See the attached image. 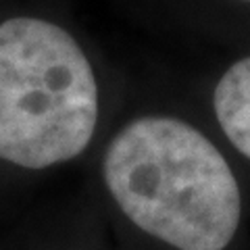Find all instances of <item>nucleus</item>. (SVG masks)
Wrapping results in <instances>:
<instances>
[{
	"label": "nucleus",
	"instance_id": "f257e3e1",
	"mask_svg": "<svg viewBox=\"0 0 250 250\" xmlns=\"http://www.w3.org/2000/svg\"><path fill=\"white\" fill-rule=\"evenodd\" d=\"M104 182L140 229L179 250H223L240 223V188L223 154L171 117H140L113 138Z\"/></svg>",
	"mask_w": 250,
	"mask_h": 250
},
{
	"label": "nucleus",
	"instance_id": "f03ea898",
	"mask_svg": "<svg viewBox=\"0 0 250 250\" xmlns=\"http://www.w3.org/2000/svg\"><path fill=\"white\" fill-rule=\"evenodd\" d=\"M98 121L96 77L54 23L15 17L0 25V159L46 169L85 150Z\"/></svg>",
	"mask_w": 250,
	"mask_h": 250
},
{
	"label": "nucleus",
	"instance_id": "7ed1b4c3",
	"mask_svg": "<svg viewBox=\"0 0 250 250\" xmlns=\"http://www.w3.org/2000/svg\"><path fill=\"white\" fill-rule=\"evenodd\" d=\"M215 113L229 142L250 159V57L233 62L219 80Z\"/></svg>",
	"mask_w": 250,
	"mask_h": 250
}]
</instances>
